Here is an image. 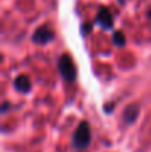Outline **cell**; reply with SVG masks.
<instances>
[{"instance_id": "obj_1", "label": "cell", "mask_w": 151, "mask_h": 152, "mask_svg": "<svg viewBox=\"0 0 151 152\" xmlns=\"http://www.w3.org/2000/svg\"><path fill=\"white\" fill-rule=\"evenodd\" d=\"M92 143V129L88 120H82L71 136V148L76 152H85Z\"/></svg>"}, {"instance_id": "obj_2", "label": "cell", "mask_w": 151, "mask_h": 152, "mask_svg": "<svg viewBox=\"0 0 151 152\" xmlns=\"http://www.w3.org/2000/svg\"><path fill=\"white\" fill-rule=\"evenodd\" d=\"M56 68H58V72L61 75V78L65 81V83H76L77 80V66H76V62L73 59V56L70 53H62L59 55V58L56 59Z\"/></svg>"}, {"instance_id": "obj_3", "label": "cell", "mask_w": 151, "mask_h": 152, "mask_svg": "<svg viewBox=\"0 0 151 152\" xmlns=\"http://www.w3.org/2000/svg\"><path fill=\"white\" fill-rule=\"evenodd\" d=\"M55 39H56V34H55L53 28L48 24L39 25L31 34V43H34L37 46H46V45L52 43Z\"/></svg>"}, {"instance_id": "obj_4", "label": "cell", "mask_w": 151, "mask_h": 152, "mask_svg": "<svg viewBox=\"0 0 151 152\" xmlns=\"http://www.w3.org/2000/svg\"><path fill=\"white\" fill-rule=\"evenodd\" d=\"M94 22H95V25H98L104 31H111V30H114V13L111 12L110 7L99 6Z\"/></svg>"}, {"instance_id": "obj_5", "label": "cell", "mask_w": 151, "mask_h": 152, "mask_svg": "<svg viewBox=\"0 0 151 152\" xmlns=\"http://www.w3.org/2000/svg\"><path fill=\"white\" fill-rule=\"evenodd\" d=\"M141 108L142 106H141L139 102H133V103L126 105L123 112H122V124L127 126V127L133 126L138 121L139 115H141Z\"/></svg>"}, {"instance_id": "obj_6", "label": "cell", "mask_w": 151, "mask_h": 152, "mask_svg": "<svg viewBox=\"0 0 151 152\" xmlns=\"http://www.w3.org/2000/svg\"><path fill=\"white\" fill-rule=\"evenodd\" d=\"M13 89L18 92V93H22V95H30L31 90H33V83H31V78L27 75V74H18L13 81Z\"/></svg>"}, {"instance_id": "obj_7", "label": "cell", "mask_w": 151, "mask_h": 152, "mask_svg": "<svg viewBox=\"0 0 151 152\" xmlns=\"http://www.w3.org/2000/svg\"><path fill=\"white\" fill-rule=\"evenodd\" d=\"M111 40H113L116 48H124L126 46V34L122 30H114L113 36H111Z\"/></svg>"}, {"instance_id": "obj_8", "label": "cell", "mask_w": 151, "mask_h": 152, "mask_svg": "<svg viewBox=\"0 0 151 152\" xmlns=\"http://www.w3.org/2000/svg\"><path fill=\"white\" fill-rule=\"evenodd\" d=\"M94 27H95V22H94V21H92V22H83V24L80 25V34H82L83 37L89 36V34L92 33Z\"/></svg>"}, {"instance_id": "obj_9", "label": "cell", "mask_w": 151, "mask_h": 152, "mask_svg": "<svg viewBox=\"0 0 151 152\" xmlns=\"http://www.w3.org/2000/svg\"><path fill=\"white\" fill-rule=\"evenodd\" d=\"M116 106H117V102H114V101L105 102V103L102 105V111H104V114H105V115H111V114L114 112Z\"/></svg>"}, {"instance_id": "obj_10", "label": "cell", "mask_w": 151, "mask_h": 152, "mask_svg": "<svg viewBox=\"0 0 151 152\" xmlns=\"http://www.w3.org/2000/svg\"><path fill=\"white\" fill-rule=\"evenodd\" d=\"M12 108H13V106H12V103H10V102H9V101H3V102H1V108H0V112H1V114L4 115V114H7V112H9V111H10Z\"/></svg>"}, {"instance_id": "obj_11", "label": "cell", "mask_w": 151, "mask_h": 152, "mask_svg": "<svg viewBox=\"0 0 151 152\" xmlns=\"http://www.w3.org/2000/svg\"><path fill=\"white\" fill-rule=\"evenodd\" d=\"M147 16H148V18H151V10L148 12V13H147Z\"/></svg>"}]
</instances>
